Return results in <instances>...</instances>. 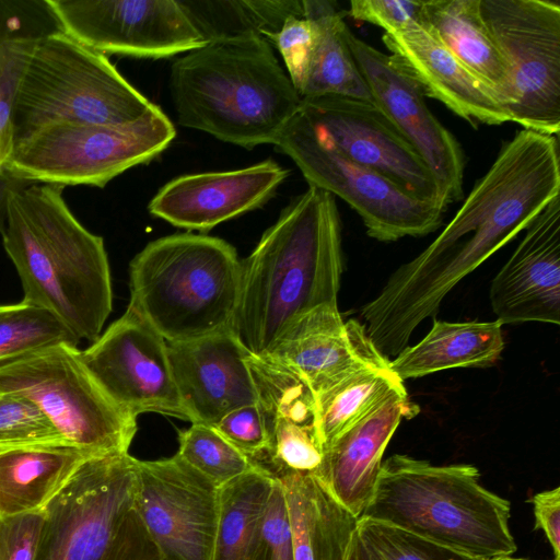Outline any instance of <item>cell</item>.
<instances>
[{
  "instance_id": "cell-10",
  "label": "cell",
  "mask_w": 560,
  "mask_h": 560,
  "mask_svg": "<svg viewBox=\"0 0 560 560\" xmlns=\"http://www.w3.org/2000/svg\"><path fill=\"white\" fill-rule=\"evenodd\" d=\"M482 19L511 74V121L545 135L560 131V3L480 0Z\"/></svg>"
},
{
  "instance_id": "cell-40",
  "label": "cell",
  "mask_w": 560,
  "mask_h": 560,
  "mask_svg": "<svg viewBox=\"0 0 560 560\" xmlns=\"http://www.w3.org/2000/svg\"><path fill=\"white\" fill-rule=\"evenodd\" d=\"M421 9L422 0H352L349 14L357 21L392 32L420 22Z\"/></svg>"
},
{
  "instance_id": "cell-38",
  "label": "cell",
  "mask_w": 560,
  "mask_h": 560,
  "mask_svg": "<svg viewBox=\"0 0 560 560\" xmlns=\"http://www.w3.org/2000/svg\"><path fill=\"white\" fill-rule=\"evenodd\" d=\"M252 560H293L287 504L282 486L276 477L265 512L259 544Z\"/></svg>"
},
{
  "instance_id": "cell-14",
  "label": "cell",
  "mask_w": 560,
  "mask_h": 560,
  "mask_svg": "<svg viewBox=\"0 0 560 560\" xmlns=\"http://www.w3.org/2000/svg\"><path fill=\"white\" fill-rule=\"evenodd\" d=\"M62 32L103 54L165 58L207 44L177 0H47Z\"/></svg>"
},
{
  "instance_id": "cell-32",
  "label": "cell",
  "mask_w": 560,
  "mask_h": 560,
  "mask_svg": "<svg viewBox=\"0 0 560 560\" xmlns=\"http://www.w3.org/2000/svg\"><path fill=\"white\" fill-rule=\"evenodd\" d=\"M178 443L176 454L218 488L257 467L211 425L191 423Z\"/></svg>"
},
{
  "instance_id": "cell-21",
  "label": "cell",
  "mask_w": 560,
  "mask_h": 560,
  "mask_svg": "<svg viewBox=\"0 0 560 560\" xmlns=\"http://www.w3.org/2000/svg\"><path fill=\"white\" fill-rule=\"evenodd\" d=\"M261 357L300 375L314 395L358 370L390 362L363 324L345 322L337 305H322L295 318Z\"/></svg>"
},
{
  "instance_id": "cell-9",
  "label": "cell",
  "mask_w": 560,
  "mask_h": 560,
  "mask_svg": "<svg viewBox=\"0 0 560 560\" xmlns=\"http://www.w3.org/2000/svg\"><path fill=\"white\" fill-rule=\"evenodd\" d=\"M275 145L291 158L310 186L346 201L361 217L372 238L394 242L423 236L442 224L445 209L410 196L382 175L343 156L316 132L301 110Z\"/></svg>"
},
{
  "instance_id": "cell-17",
  "label": "cell",
  "mask_w": 560,
  "mask_h": 560,
  "mask_svg": "<svg viewBox=\"0 0 560 560\" xmlns=\"http://www.w3.org/2000/svg\"><path fill=\"white\" fill-rule=\"evenodd\" d=\"M174 382L191 423L213 427L229 412L257 404L249 352L233 329L167 342Z\"/></svg>"
},
{
  "instance_id": "cell-29",
  "label": "cell",
  "mask_w": 560,
  "mask_h": 560,
  "mask_svg": "<svg viewBox=\"0 0 560 560\" xmlns=\"http://www.w3.org/2000/svg\"><path fill=\"white\" fill-rule=\"evenodd\" d=\"M273 476L257 467L220 488L211 560H252L259 544Z\"/></svg>"
},
{
  "instance_id": "cell-31",
  "label": "cell",
  "mask_w": 560,
  "mask_h": 560,
  "mask_svg": "<svg viewBox=\"0 0 560 560\" xmlns=\"http://www.w3.org/2000/svg\"><path fill=\"white\" fill-rule=\"evenodd\" d=\"M80 339L51 312L22 300L0 305V364Z\"/></svg>"
},
{
  "instance_id": "cell-13",
  "label": "cell",
  "mask_w": 560,
  "mask_h": 560,
  "mask_svg": "<svg viewBox=\"0 0 560 560\" xmlns=\"http://www.w3.org/2000/svg\"><path fill=\"white\" fill-rule=\"evenodd\" d=\"M80 357L108 398L137 418L158 412L188 421L167 341L130 305Z\"/></svg>"
},
{
  "instance_id": "cell-8",
  "label": "cell",
  "mask_w": 560,
  "mask_h": 560,
  "mask_svg": "<svg viewBox=\"0 0 560 560\" xmlns=\"http://www.w3.org/2000/svg\"><path fill=\"white\" fill-rule=\"evenodd\" d=\"M175 135L173 122L156 105L127 124L52 125L18 143L5 171L30 183L104 187L155 159Z\"/></svg>"
},
{
  "instance_id": "cell-45",
  "label": "cell",
  "mask_w": 560,
  "mask_h": 560,
  "mask_svg": "<svg viewBox=\"0 0 560 560\" xmlns=\"http://www.w3.org/2000/svg\"><path fill=\"white\" fill-rule=\"evenodd\" d=\"M492 560H525V559H515V558H511V557H503V558H497V559H492ZM555 560H560V559H555Z\"/></svg>"
},
{
  "instance_id": "cell-44",
  "label": "cell",
  "mask_w": 560,
  "mask_h": 560,
  "mask_svg": "<svg viewBox=\"0 0 560 560\" xmlns=\"http://www.w3.org/2000/svg\"><path fill=\"white\" fill-rule=\"evenodd\" d=\"M346 560H375L370 550L360 538L358 530L354 534Z\"/></svg>"
},
{
  "instance_id": "cell-34",
  "label": "cell",
  "mask_w": 560,
  "mask_h": 560,
  "mask_svg": "<svg viewBox=\"0 0 560 560\" xmlns=\"http://www.w3.org/2000/svg\"><path fill=\"white\" fill-rule=\"evenodd\" d=\"M179 3L207 43L249 35L260 36L259 23L248 0H179Z\"/></svg>"
},
{
  "instance_id": "cell-43",
  "label": "cell",
  "mask_w": 560,
  "mask_h": 560,
  "mask_svg": "<svg viewBox=\"0 0 560 560\" xmlns=\"http://www.w3.org/2000/svg\"><path fill=\"white\" fill-rule=\"evenodd\" d=\"M30 184V182L22 180L20 178L14 177L9 172H4L0 175V233L2 234L5 228V214H7V201L9 195L25 185Z\"/></svg>"
},
{
  "instance_id": "cell-25",
  "label": "cell",
  "mask_w": 560,
  "mask_h": 560,
  "mask_svg": "<svg viewBox=\"0 0 560 560\" xmlns=\"http://www.w3.org/2000/svg\"><path fill=\"white\" fill-rule=\"evenodd\" d=\"M276 478L287 504L293 560H346L359 517L341 505L313 474Z\"/></svg>"
},
{
  "instance_id": "cell-2",
  "label": "cell",
  "mask_w": 560,
  "mask_h": 560,
  "mask_svg": "<svg viewBox=\"0 0 560 560\" xmlns=\"http://www.w3.org/2000/svg\"><path fill=\"white\" fill-rule=\"evenodd\" d=\"M63 187L30 183L7 201L3 247L23 300L55 314L80 340L102 334L113 308L104 241L88 231L62 197Z\"/></svg>"
},
{
  "instance_id": "cell-20",
  "label": "cell",
  "mask_w": 560,
  "mask_h": 560,
  "mask_svg": "<svg viewBox=\"0 0 560 560\" xmlns=\"http://www.w3.org/2000/svg\"><path fill=\"white\" fill-rule=\"evenodd\" d=\"M268 448L257 463L272 476L315 474L324 450L317 430L315 395L296 373L271 360L249 353Z\"/></svg>"
},
{
  "instance_id": "cell-15",
  "label": "cell",
  "mask_w": 560,
  "mask_h": 560,
  "mask_svg": "<svg viewBox=\"0 0 560 560\" xmlns=\"http://www.w3.org/2000/svg\"><path fill=\"white\" fill-rule=\"evenodd\" d=\"M301 113L343 156L382 175L410 196L446 210L428 165L375 105L323 95L303 98Z\"/></svg>"
},
{
  "instance_id": "cell-24",
  "label": "cell",
  "mask_w": 560,
  "mask_h": 560,
  "mask_svg": "<svg viewBox=\"0 0 560 560\" xmlns=\"http://www.w3.org/2000/svg\"><path fill=\"white\" fill-rule=\"evenodd\" d=\"M304 15L315 26L312 45L301 60L287 71L301 98L340 95L374 105L347 43L348 26L334 3L302 0Z\"/></svg>"
},
{
  "instance_id": "cell-37",
  "label": "cell",
  "mask_w": 560,
  "mask_h": 560,
  "mask_svg": "<svg viewBox=\"0 0 560 560\" xmlns=\"http://www.w3.org/2000/svg\"><path fill=\"white\" fill-rule=\"evenodd\" d=\"M213 428L255 464L264 458L268 438L257 404L229 412Z\"/></svg>"
},
{
  "instance_id": "cell-33",
  "label": "cell",
  "mask_w": 560,
  "mask_h": 560,
  "mask_svg": "<svg viewBox=\"0 0 560 560\" xmlns=\"http://www.w3.org/2000/svg\"><path fill=\"white\" fill-rule=\"evenodd\" d=\"M358 534L375 560H483L366 517Z\"/></svg>"
},
{
  "instance_id": "cell-7",
  "label": "cell",
  "mask_w": 560,
  "mask_h": 560,
  "mask_svg": "<svg viewBox=\"0 0 560 560\" xmlns=\"http://www.w3.org/2000/svg\"><path fill=\"white\" fill-rule=\"evenodd\" d=\"M78 346L60 343L0 364V394L35 405L62 440L90 456L128 453L137 418L103 392Z\"/></svg>"
},
{
  "instance_id": "cell-36",
  "label": "cell",
  "mask_w": 560,
  "mask_h": 560,
  "mask_svg": "<svg viewBox=\"0 0 560 560\" xmlns=\"http://www.w3.org/2000/svg\"><path fill=\"white\" fill-rule=\"evenodd\" d=\"M26 444H67L27 399L0 394V448Z\"/></svg>"
},
{
  "instance_id": "cell-18",
  "label": "cell",
  "mask_w": 560,
  "mask_h": 560,
  "mask_svg": "<svg viewBox=\"0 0 560 560\" xmlns=\"http://www.w3.org/2000/svg\"><path fill=\"white\" fill-rule=\"evenodd\" d=\"M490 304L502 325L560 324V196L525 229V236L492 279Z\"/></svg>"
},
{
  "instance_id": "cell-16",
  "label": "cell",
  "mask_w": 560,
  "mask_h": 560,
  "mask_svg": "<svg viewBox=\"0 0 560 560\" xmlns=\"http://www.w3.org/2000/svg\"><path fill=\"white\" fill-rule=\"evenodd\" d=\"M347 43L374 105L432 172L446 206L463 198L465 155L455 136L432 114L420 85L394 60L355 36Z\"/></svg>"
},
{
  "instance_id": "cell-27",
  "label": "cell",
  "mask_w": 560,
  "mask_h": 560,
  "mask_svg": "<svg viewBox=\"0 0 560 560\" xmlns=\"http://www.w3.org/2000/svg\"><path fill=\"white\" fill-rule=\"evenodd\" d=\"M89 457L68 444L0 448V517L43 510Z\"/></svg>"
},
{
  "instance_id": "cell-19",
  "label": "cell",
  "mask_w": 560,
  "mask_h": 560,
  "mask_svg": "<svg viewBox=\"0 0 560 560\" xmlns=\"http://www.w3.org/2000/svg\"><path fill=\"white\" fill-rule=\"evenodd\" d=\"M289 171L273 160L240 170L178 176L151 199L149 212L174 226L208 232L267 203Z\"/></svg>"
},
{
  "instance_id": "cell-41",
  "label": "cell",
  "mask_w": 560,
  "mask_h": 560,
  "mask_svg": "<svg viewBox=\"0 0 560 560\" xmlns=\"http://www.w3.org/2000/svg\"><path fill=\"white\" fill-rule=\"evenodd\" d=\"M104 560H162L135 509L128 513Z\"/></svg>"
},
{
  "instance_id": "cell-4",
  "label": "cell",
  "mask_w": 560,
  "mask_h": 560,
  "mask_svg": "<svg viewBox=\"0 0 560 560\" xmlns=\"http://www.w3.org/2000/svg\"><path fill=\"white\" fill-rule=\"evenodd\" d=\"M469 464L432 465L395 454L382 463L371 501L360 517L492 560L517 549L509 526L511 503L479 482Z\"/></svg>"
},
{
  "instance_id": "cell-39",
  "label": "cell",
  "mask_w": 560,
  "mask_h": 560,
  "mask_svg": "<svg viewBox=\"0 0 560 560\" xmlns=\"http://www.w3.org/2000/svg\"><path fill=\"white\" fill-rule=\"evenodd\" d=\"M45 520L44 509L0 517V560H36Z\"/></svg>"
},
{
  "instance_id": "cell-35",
  "label": "cell",
  "mask_w": 560,
  "mask_h": 560,
  "mask_svg": "<svg viewBox=\"0 0 560 560\" xmlns=\"http://www.w3.org/2000/svg\"><path fill=\"white\" fill-rule=\"evenodd\" d=\"M39 38L0 37V175L13 151L12 113L25 62Z\"/></svg>"
},
{
  "instance_id": "cell-1",
  "label": "cell",
  "mask_w": 560,
  "mask_h": 560,
  "mask_svg": "<svg viewBox=\"0 0 560 560\" xmlns=\"http://www.w3.org/2000/svg\"><path fill=\"white\" fill-rule=\"evenodd\" d=\"M341 273L336 198L308 186L241 261L234 334L250 354L265 355L295 318L337 305Z\"/></svg>"
},
{
  "instance_id": "cell-6",
  "label": "cell",
  "mask_w": 560,
  "mask_h": 560,
  "mask_svg": "<svg viewBox=\"0 0 560 560\" xmlns=\"http://www.w3.org/2000/svg\"><path fill=\"white\" fill-rule=\"evenodd\" d=\"M154 107L108 58L61 30L34 45L15 92L13 148L58 124H127Z\"/></svg>"
},
{
  "instance_id": "cell-12",
  "label": "cell",
  "mask_w": 560,
  "mask_h": 560,
  "mask_svg": "<svg viewBox=\"0 0 560 560\" xmlns=\"http://www.w3.org/2000/svg\"><path fill=\"white\" fill-rule=\"evenodd\" d=\"M133 509L162 560H211L220 488L177 454L137 460Z\"/></svg>"
},
{
  "instance_id": "cell-30",
  "label": "cell",
  "mask_w": 560,
  "mask_h": 560,
  "mask_svg": "<svg viewBox=\"0 0 560 560\" xmlns=\"http://www.w3.org/2000/svg\"><path fill=\"white\" fill-rule=\"evenodd\" d=\"M406 394L404 382L389 365L358 370L316 394L317 430L323 450L387 399Z\"/></svg>"
},
{
  "instance_id": "cell-23",
  "label": "cell",
  "mask_w": 560,
  "mask_h": 560,
  "mask_svg": "<svg viewBox=\"0 0 560 560\" xmlns=\"http://www.w3.org/2000/svg\"><path fill=\"white\" fill-rule=\"evenodd\" d=\"M418 412L408 395L393 396L338 435L324 451L316 476L332 497L359 517L374 493L385 448L404 418Z\"/></svg>"
},
{
  "instance_id": "cell-11",
  "label": "cell",
  "mask_w": 560,
  "mask_h": 560,
  "mask_svg": "<svg viewBox=\"0 0 560 560\" xmlns=\"http://www.w3.org/2000/svg\"><path fill=\"white\" fill-rule=\"evenodd\" d=\"M137 458L92 456L44 508L36 560H104L133 509Z\"/></svg>"
},
{
  "instance_id": "cell-3",
  "label": "cell",
  "mask_w": 560,
  "mask_h": 560,
  "mask_svg": "<svg viewBox=\"0 0 560 560\" xmlns=\"http://www.w3.org/2000/svg\"><path fill=\"white\" fill-rule=\"evenodd\" d=\"M170 91L182 126L246 149L275 144L302 105L259 35L208 42L185 52L171 66Z\"/></svg>"
},
{
  "instance_id": "cell-42",
  "label": "cell",
  "mask_w": 560,
  "mask_h": 560,
  "mask_svg": "<svg viewBox=\"0 0 560 560\" xmlns=\"http://www.w3.org/2000/svg\"><path fill=\"white\" fill-rule=\"evenodd\" d=\"M535 529H541L555 553L560 559V488L545 490L533 495Z\"/></svg>"
},
{
  "instance_id": "cell-22",
  "label": "cell",
  "mask_w": 560,
  "mask_h": 560,
  "mask_svg": "<svg viewBox=\"0 0 560 560\" xmlns=\"http://www.w3.org/2000/svg\"><path fill=\"white\" fill-rule=\"evenodd\" d=\"M390 56L421 88L471 126L511 121L500 96L466 68L428 27L419 22L384 32Z\"/></svg>"
},
{
  "instance_id": "cell-26",
  "label": "cell",
  "mask_w": 560,
  "mask_h": 560,
  "mask_svg": "<svg viewBox=\"0 0 560 560\" xmlns=\"http://www.w3.org/2000/svg\"><path fill=\"white\" fill-rule=\"evenodd\" d=\"M506 106L514 103L509 66L480 12V0H422L420 22Z\"/></svg>"
},
{
  "instance_id": "cell-5",
  "label": "cell",
  "mask_w": 560,
  "mask_h": 560,
  "mask_svg": "<svg viewBox=\"0 0 560 560\" xmlns=\"http://www.w3.org/2000/svg\"><path fill=\"white\" fill-rule=\"evenodd\" d=\"M130 302L167 342L233 328L241 260L219 237L178 233L150 242L129 265Z\"/></svg>"
},
{
  "instance_id": "cell-28",
  "label": "cell",
  "mask_w": 560,
  "mask_h": 560,
  "mask_svg": "<svg viewBox=\"0 0 560 560\" xmlns=\"http://www.w3.org/2000/svg\"><path fill=\"white\" fill-rule=\"evenodd\" d=\"M502 324L451 323L434 318L431 330L415 346H407L389 362L404 382L453 368L494 364L504 348Z\"/></svg>"
}]
</instances>
